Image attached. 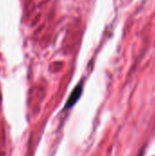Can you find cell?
I'll use <instances>...</instances> for the list:
<instances>
[{
    "label": "cell",
    "instance_id": "1",
    "mask_svg": "<svg viewBox=\"0 0 155 156\" xmlns=\"http://www.w3.org/2000/svg\"><path fill=\"white\" fill-rule=\"evenodd\" d=\"M82 91H83V82H79L76 87L75 89L72 90V92L70 93L66 104H65V109H70L72 108L76 103L77 101L79 100L81 94H82Z\"/></svg>",
    "mask_w": 155,
    "mask_h": 156
},
{
    "label": "cell",
    "instance_id": "2",
    "mask_svg": "<svg viewBox=\"0 0 155 156\" xmlns=\"http://www.w3.org/2000/svg\"><path fill=\"white\" fill-rule=\"evenodd\" d=\"M0 101H1V94H0Z\"/></svg>",
    "mask_w": 155,
    "mask_h": 156
}]
</instances>
